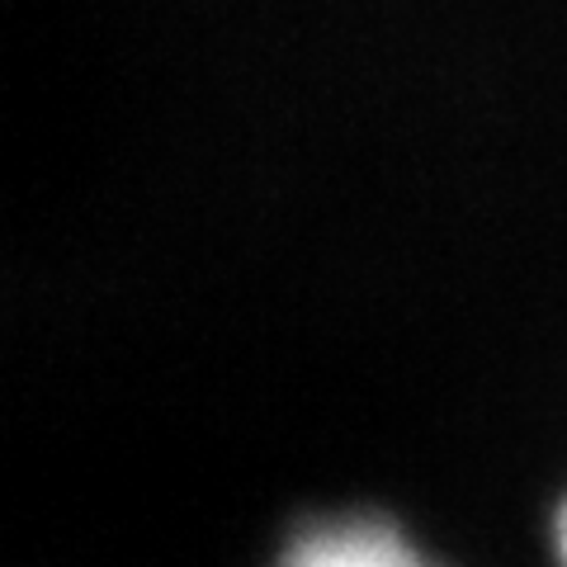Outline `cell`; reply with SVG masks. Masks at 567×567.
I'll use <instances>...</instances> for the list:
<instances>
[{
	"label": "cell",
	"instance_id": "1",
	"mask_svg": "<svg viewBox=\"0 0 567 567\" xmlns=\"http://www.w3.org/2000/svg\"><path fill=\"white\" fill-rule=\"evenodd\" d=\"M275 567H435L398 525L379 516H336L303 525Z\"/></svg>",
	"mask_w": 567,
	"mask_h": 567
},
{
	"label": "cell",
	"instance_id": "2",
	"mask_svg": "<svg viewBox=\"0 0 567 567\" xmlns=\"http://www.w3.org/2000/svg\"><path fill=\"white\" fill-rule=\"evenodd\" d=\"M554 544H558V563L567 567V502L558 511V525H554Z\"/></svg>",
	"mask_w": 567,
	"mask_h": 567
}]
</instances>
